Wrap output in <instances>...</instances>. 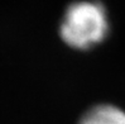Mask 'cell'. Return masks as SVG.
<instances>
[{"mask_svg":"<svg viewBox=\"0 0 125 124\" xmlns=\"http://www.w3.org/2000/svg\"><path fill=\"white\" fill-rule=\"evenodd\" d=\"M78 124H125V112L111 104H100L86 112Z\"/></svg>","mask_w":125,"mask_h":124,"instance_id":"obj_2","label":"cell"},{"mask_svg":"<svg viewBox=\"0 0 125 124\" xmlns=\"http://www.w3.org/2000/svg\"><path fill=\"white\" fill-rule=\"evenodd\" d=\"M109 33V20L100 3L78 1L71 4L60 27L61 38L76 49H89L105 39Z\"/></svg>","mask_w":125,"mask_h":124,"instance_id":"obj_1","label":"cell"}]
</instances>
